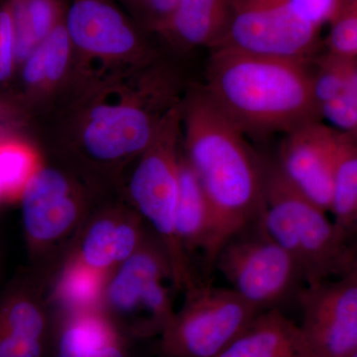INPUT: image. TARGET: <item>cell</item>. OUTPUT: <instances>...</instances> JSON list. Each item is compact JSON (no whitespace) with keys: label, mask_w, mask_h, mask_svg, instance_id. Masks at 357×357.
<instances>
[{"label":"cell","mask_w":357,"mask_h":357,"mask_svg":"<svg viewBox=\"0 0 357 357\" xmlns=\"http://www.w3.org/2000/svg\"><path fill=\"white\" fill-rule=\"evenodd\" d=\"M77 93L65 121L66 144L91 178L112 181L123 177L167 112L183 100L154 61Z\"/></svg>","instance_id":"6da1fadb"},{"label":"cell","mask_w":357,"mask_h":357,"mask_svg":"<svg viewBox=\"0 0 357 357\" xmlns=\"http://www.w3.org/2000/svg\"><path fill=\"white\" fill-rule=\"evenodd\" d=\"M182 151L211 206L213 239L206 271L220 249L257 222L264 203L266 169L230 121L203 89L183 100Z\"/></svg>","instance_id":"7a4b0ae2"},{"label":"cell","mask_w":357,"mask_h":357,"mask_svg":"<svg viewBox=\"0 0 357 357\" xmlns=\"http://www.w3.org/2000/svg\"><path fill=\"white\" fill-rule=\"evenodd\" d=\"M208 98L244 133L286 134L321 121L312 91L310 61L211 49Z\"/></svg>","instance_id":"3957f363"},{"label":"cell","mask_w":357,"mask_h":357,"mask_svg":"<svg viewBox=\"0 0 357 357\" xmlns=\"http://www.w3.org/2000/svg\"><path fill=\"white\" fill-rule=\"evenodd\" d=\"M183 100L167 112L151 142L129 168L124 201L140 215L165 250L176 290L185 293L202 282L176 234Z\"/></svg>","instance_id":"277c9868"},{"label":"cell","mask_w":357,"mask_h":357,"mask_svg":"<svg viewBox=\"0 0 357 357\" xmlns=\"http://www.w3.org/2000/svg\"><path fill=\"white\" fill-rule=\"evenodd\" d=\"M257 225L292 256L306 285L351 267L354 241L326 211L298 192L275 165L266 169L264 203Z\"/></svg>","instance_id":"5b68a950"},{"label":"cell","mask_w":357,"mask_h":357,"mask_svg":"<svg viewBox=\"0 0 357 357\" xmlns=\"http://www.w3.org/2000/svg\"><path fill=\"white\" fill-rule=\"evenodd\" d=\"M172 267L149 232L142 245L110 273L100 310L124 337L161 335L172 318Z\"/></svg>","instance_id":"8992f818"},{"label":"cell","mask_w":357,"mask_h":357,"mask_svg":"<svg viewBox=\"0 0 357 357\" xmlns=\"http://www.w3.org/2000/svg\"><path fill=\"white\" fill-rule=\"evenodd\" d=\"M20 202L31 268L51 275L93 210L88 194L63 167L42 164Z\"/></svg>","instance_id":"52a82bcc"},{"label":"cell","mask_w":357,"mask_h":357,"mask_svg":"<svg viewBox=\"0 0 357 357\" xmlns=\"http://www.w3.org/2000/svg\"><path fill=\"white\" fill-rule=\"evenodd\" d=\"M65 24L79 89L154 61L139 32L110 0H73Z\"/></svg>","instance_id":"ba28073f"},{"label":"cell","mask_w":357,"mask_h":357,"mask_svg":"<svg viewBox=\"0 0 357 357\" xmlns=\"http://www.w3.org/2000/svg\"><path fill=\"white\" fill-rule=\"evenodd\" d=\"M161 333L164 357H218L260 310L230 288L201 283Z\"/></svg>","instance_id":"9c48e42d"},{"label":"cell","mask_w":357,"mask_h":357,"mask_svg":"<svg viewBox=\"0 0 357 357\" xmlns=\"http://www.w3.org/2000/svg\"><path fill=\"white\" fill-rule=\"evenodd\" d=\"M255 225V234L241 232L220 249L215 268L230 289L264 311L280 304L304 279L292 256Z\"/></svg>","instance_id":"30bf717a"},{"label":"cell","mask_w":357,"mask_h":357,"mask_svg":"<svg viewBox=\"0 0 357 357\" xmlns=\"http://www.w3.org/2000/svg\"><path fill=\"white\" fill-rule=\"evenodd\" d=\"M319 32L296 15L288 0H232L227 31L215 48L310 61Z\"/></svg>","instance_id":"8fae6325"},{"label":"cell","mask_w":357,"mask_h":357,"mask_svg":"<svg viewBox=\"0 0 357 357\" xmlns=\"http://www.w3.org/2000/svg\"><path fill=\"white\" fill-rule=\"evenodd\" d=\"M300 328L316 357H351L357 351V270L309 284L299 294Z\"/></svg>","instance_id":"7c38bea8"},{"label":"cell","mask_w":357,"mask_h":357,"mask_svg":"<svg viewBox=\"0 0 357 357\" xmlns=\"http://www.w3.org/2000/svg\"><path fill=\"white\" fill-rule=\"evenodd\" d=\"M54 331L48 276L30 268L0 296V357H50Z\"/></svg>","instance_id":"4fadbf2b"},{"label":"cell","mask_w":357,"mask_h":357,"mask_svg":"<svg viewBox=\"0 0 357 357\" xmlns=\"http://www.w3.org/2000/svg\"><path fill=\"white\" fill-rule=\"evenodd\" d=\"M344 136L324 122L312 121L286 133L279 148L276 166L282 176L326 213Z\"/></svg>","instance_id":"5bb4252c"},{"label":"cell","mask_w":357,"mask_h":357,"mask_svg":"<svg viewBox=\"0 0 357 357\" xmlns=\"http://www.w3.org/2000/svg\"><path fill=\"white\" fill-rule=\"evenodd\" d=\"M149 232L126 201L103 204L91 211L63 259L110 275L137 251Z\"/></svg>","instance_id":"9a60e30c"},{"label":"cell","mask_w":357,"mask_h":357,"mask_svg":"<svg viewBox=\"0 0 357 357\" xmlns=\"http://www.w3.org/2000/svg\"><path fill=\"white\" fill-rule=\"evenodd\" d=\"M126 337L100 310L56 317L54 357H128Z\"/></svg>","instance_id":"2e32d148"},{"label":"cell","mask_w":357,"mask_h":357,"mask_svg":"<svg viewBox=\"0 0 357 357\" xmlns=\"http://www.w3.org/2000/svg\"><path fill=\"white\" fill-rule=\"evenodd\" d=\"M232 0H178L154 30L180 48H215L229 25Z\"/></svg>","instance_id":"e0dca14e"},{"label":"cell","mask_w":357,"mask_h":357,"mask_svg":"<svg viewBox=\"0 0 357 357\" xmlns=\"http://www.w3.org/2000/svg\"><path fill=\"white\" fill-rule=\"evenodd\" d=\"M300 326L277 307L260 312L218 357H306Z\"/></svg>","instance_id":"ac0fdd59"},{"label":"cell","mask_w":357,"mask_h":357,"mask_svg":"<svg viewBox=\"0 0 357 357\" xmlns=\"http://www.w3.org/2000/svg\"><path fill=\"white\" fill-rule=\"evenodd\" d=\"M176 234L178 243L192 266V257H203L206 269L213 239V218L211 206L196 174L183 151L180 157L178 197L176 208Z\"/></svg>","instance_id":"d6986e66"},{"label":"cell","mask_w":357,"mask_h":357,"mask_svg":"<svg viewBox=\"0 0 357 357\" xmlns=\"http://www.w3.org/2000/svg\"><path fill=\"white\" fill-rule=\"evenodd\" d=\"M109 276L63 259L49 277V300L55 318L100 310Z\"/></svg>","instance_id":"ffe728a7"},{"label":"cell","mask_w":357,"mask_h":357,"mask_svg":"<svg viewBox=\"0 0 357 357\" xmlns=\"http://www.w3.org/2000/svg\"><path fill=\"white\" fill-rule=\"evenodd\" d=\"M15 30L16 62L23 64L48 38L66 13L60 0H9Z\"/></svg>","instance_id":"44dd1931"},{"label":"cell","mask_w":357,"mask_h":357,"mask_svg":"<svg viewBox=\"0 0 357 357\" xmlns=\"http://www.w3.org/2000/svg\"><path fill=\"white\" fill-rule=\"evenodd\" d=\"M330 213L344 236L351 241L357 236V140L345 134L335 165Z\"/></svg>","instance_id":"7402d4cb"},{"label":"cell","mask_w":357,"mask_h":357,"mask_svg":"<svg viewBox=\"0 0 357 357\" xmlns=\"http://www.w3.org/2000/svg\"><path fill=\"white\" fill-rule=\"evenodd\" d=\"M30 143L11 135H0V188L4 202L20 201L26 185L42 166Z\"/></svg>","instance_id":"603a6c76"},{"label":"cell","mask_w":357,"mask_h":357,"mask_svg":"<svg viewBox=\"0 0 357 357\" xmlns=\"http://www.w3.org/2000/svg\"><path fill=\"white\" fill-rule=\"evenodd\" d=\"M319 121L357 140V64L342 89L321 105Z\"/></svg>","instance_id":"cb8c5ba5"},{"label":"cell","mask_w":357,"mask_h":357,"mask_svg":"<svg viewBox=\"0 0 357 357\" xmlns=\"http://www.w3.org/2000/svg\"><path fill=\"white\" fill-rule=\"evenodd\" d=\"M326 37V52L357 59V0H338Z\"/></svg>","instance_id":"d4e9b609"},{"label":"cell","mask_w":357,"mask_h":357,"mask_svg":"<svg viewBox=\"0 0 357 357\" xmlns=\"http://www.w3.org/2000/svg\"><path fill=\"white\" fill-rule=\"evenodd\" d=\"M16 62L15 30L10 3L0 7V83L13 76Z\"/></svg>","instance_id":"484cf974"},{"label":"cell","mask_w":357,"mask_h":357,"mask_svg":"<svg viewBox=\"0 0 357 357\" xmlns=\"http://www.w3.org/2000/svg\"><path fill=\"white\" fill-rule=\"evenodd\" d=\"M338 0H288L294 13L321 31L332 20Z\"/></svg>","instance_id":"4316f807"},{"label":"cell","mask_w":357,"mask_h":357,"mask_svg":"<svg viewBox=\"0 0 357 357\" xmlns=\"http://www.w3.org/2000/svg\"><path fill=\"white\" fill-rule=\"evenodd\" d=\"M154 31L172 13L178 0H129Z\"/></svg>","instance_id":"83f0119b"},{"label":"cell","mask_w":357,"mask_h":357,"mask_svg":"<svg viewBox=\"0 0 357 357\" xmlns=\"http://www.w3.org/2000/svg\"><path fill=\"white\" fill-rule=\"evenodd\" d=\"M351 266L357 270V243H354V255H352Z\"/></svg>","instance_id":"f1b7e54d"},{"label":"cell","mask_w":357,"mask_h":357,"mask_svg":"<svg viewBox=\"0 0 357 357\" xmlns=\"http://www.w3.org/2000/svg\"><path fill=\"white\" fill-rule=\"evenodd\" d=\"M7 107H4V105H2L1 103H0V119H2V117H6L7 114Z\"/></svg>","instance_id":"f546056e"},{"label":"cell","mask_w":357,"mask_h":357,"mask_svg":"<svg viewBox=\"0 0 357 357\" xmlns=\"http://www.w3.org/2000/svg\"><path fill=\"white\" fill-rule=\"evenodd\" d=\"M4 203L3 195H2L1 188H0V204Z\"/></svg>","instance_id":"4dcf8cb0"},{"label":"cell","mask_w":357,"mask_h":357,"mask_svg":"<svg viewBox=\"0 0 357 357\" xmlns=\"http://www.w3.org/2000/svg\"><path fill=\"white\" fill-rule=\"evenodd\" d=\"M306 357H316V356H312V354H307V356Z\"/></svg>","instance_id":"1f68e13d"},{"label":"cell","mask_w":357,"mask_h":357,"mask_svg":"<svg viewBox=\"0 0 357 357\" xmlns=\"http://www.w3.org/2000/svg\"><path fill=\"white\" fill-rule=\"evenodd\" d=\"M351 357H357V351L356 352V354H354V356H352Z\"/></svg>","instance_id":"d6a6232c"}]
</instances>
